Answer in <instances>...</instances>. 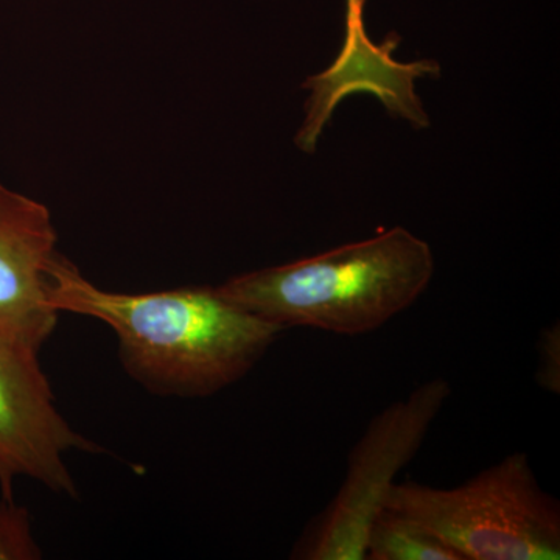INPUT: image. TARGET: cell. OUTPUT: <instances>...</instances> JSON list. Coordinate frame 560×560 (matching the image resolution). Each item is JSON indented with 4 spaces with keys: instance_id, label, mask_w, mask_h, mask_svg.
<instances>
[{
    "instance_id": "obj_3",
    "label": "cell",
    "mask_w": 560,
    "mask_h": 560,
    "mask_svg": "<svg viewBox=\"0 0 560 560\" xmlns=\"http://www.w3.org/2000/svg\"><path fill=\"white\" fill-rule=\"evenodd\" d=\"M385 510L436 534L464 560L560 559V504L540 488L525 453L452 489L396 482Z\"/></svg>"
},
{
    "instance_id": "obj_9",
    "label": "cell",
    "mask_w": 560,
    "mask_h": 560,
    "mask_svg": "<svg viewBox=\"0 0 560 560\" xmlns=\"http://www.w3.org/2000/svg\"><path fill=\"white\" fill-rule=\"evenodd\" d=\"M536 381L551 394L560 393V326L559 320L540 330L537 341Z\"/></svg>"
},
{
    "instance_id": "obj_1",
    "label": "cell",
    "mask_w": 560,
    "mask_h": 560,
    "mask_svg": "<svg viewBox=\"0 0 560 560\" xmlns=\"http://www.w3.org/2000/svg\"><path fill=\"white\" fill-rule=\"evenodd\" d=\"M49 301L58 313L102 320L119 340L120 361L160 396L206 397L241 381L283 330L224 300L217 287L114 293L57 254Z\"/></svg>"
},
{
    "instance_id": "obj_8",
    "label": "cell",
    "mask_w": 560,
    "mask_h": 560,
    "mask_svg": "<svg viewBox=\"0 0 560 560\" xmlns=\"http://www.w3.org/2000/svg\"><path fill=\"white\" fill-rule=\"evenodd\" d=\"M43 558L33 536L31 512L14 500L0 497V560H38Z\"/></svg>"
},
{
    "instance_id": "obj_7",
    "label": "cell",
    "mask_w": 560,
    "mask_h": 560,
    "mask_svg": "<svg viewBox=\"0 0 560 560\" xmlns=\"http://www.w3.org/2000/svg\"><path fill=\"white\" fill-rule=\"evenodd\" d=\"M364 560H464L441 537L419 523L383 510L368 534Z\"/></svg>"
},
{
    "instance_id": "obj_2",
    "label": "cell",
    "mask_w": 560,
    "mask_h": 560,
    "mask_svg": "<svg viewBox=\"0 0 560 560\" xmlns=\"http://www.w3.org/2000/svg\"><path fill=\"white\" fill-rule=\"evenodd\" d=\"M434 275L429 243L393 228L305 259L243 272L217 287L243 311L289 327L370 334L410 308Z\"/></svg>"
},
{
    "instance_id": "obj_4",
    "label": "cell",
    "mask_w": 560,
    "mask_h": 560,
    "mask_svg": "<svg viewBox=\"0 0 560 560\" xmlns=\"http://www.w3.org/2000/svg\"><path fill=\"white\" fill-rule=\"evenodd\" d=\"M451 396V383L433 378L371 420L350 452L337 495L313 518L291 558L364 560L371 525L385 510L397 475L418 455Z\"/></svg>"
},
{
    "instance_id": "obj_6",
    "label": "cell",
    "mask_w": 560,
    "mask_h": 560,
    "mask_svg": "<svg viewBox=\"0 0 560 560\" xmlns=\"http://www.w3.org/2000/svg\"><path fill=\"white\" fill-rule=\"evenodd\" d=\"M57 242L50 210L0 183V342L33 357L60 316L49 301Z\"/></svg>"
},
{
    "instance_id": "obj_5",
    "label": "cell",
    "mask_w": 560,
    "mask_h": 560,
    "mask_svg": "<svg viewBox=\"0 0 560 560\" xmlns=\"http://www.w3.org/2000/svg\"><path fill=\"white\" fill-rule=\"evenodd\" d=\"M101 451L58 411L38 357L0 342V492L14 500L20 478L77 497L66 455Z\"/></svg>"
}]
</instances>
